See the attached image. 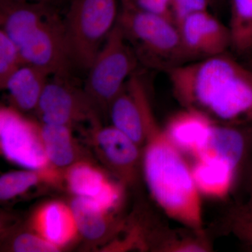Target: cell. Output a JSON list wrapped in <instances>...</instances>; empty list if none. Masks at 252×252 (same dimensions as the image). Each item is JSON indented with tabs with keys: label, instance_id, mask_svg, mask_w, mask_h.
Listing matches in <instances>:
<instances>
[{
	"label": "cell",
	"instance_id": "cell-3",
	"mask_svg": "<svg viewBox=\"0 0 252 252\" xmlns=\"http://www.w3.org/2000/svg\"><path fill=\"white\" fill-rule=\"evenodd\" d=\"M0 23L26 64L54 77H67L72 63L64 19L48 3L0 0Z\"/></svg>",
	"mask_w": 252,
	"mask_h": 252
},
{
	"label": "cell",
	"instance_id": "cell-17",
	"mask_svg": "<svg viewBox=\"0 0 252 252\" xmlns=\"http://www.w3.org/2000/svg\"><path fill=\"white\" fill-rule=\"evenodd\" d=\"M39 134L49 162L59 167L72 163L74 147L68 126L43 124Z\"/></svg>",
	"mask_w": 252,
	"mask_h": 252
},
{
	"label": "cell",
	"instance_id": "cell-21",
	"mask_svg": "<svg viewBox=\"0 0 252 252\" xmlns=\"http://www.w3.org/2000/svg\"><path fill=\"white\" fill-rule=\"evenodd\" d=\"M26 64L17 46L0 31V86L4 89L8 79L20 67Z\"/></svg>",
	"mask_w": 252,
	"mask_h": 252
},
{
	"label": "cell",
	"instance_id": "cell-4",
	"mask_svg": "<svg viewBox=\"0 0 252 252\" xmlns=\"http://www.w3.org/2000/svg\"><path fill=\"white\" fill-rule=\"evenodd\" d=\"M117 23L139 62L165 72L189 63L171 16L144 11L130 0H119Z\"/></svg>",
	"mask_w": 252,
	"mask_h": 252
},
{
	"label": "cell",
	"instance_id": "cell-12",
	"mask_svg": "<svg viewBox=\"0 0 252 252\" xmlns=\"http://www.w3.org/2000/svg\"><path fill=\"white\" fill-rule=\"evenodd\" d=\"M252 145V124L228 125L215 122L206 146L195 158H220L239 170L246 161Z\"/></svg>",
	"mask_w": 252,
	"mask_h": 252
},
{
	"label": "cell",
	"instance_id": "cell-26",
	"mask_svg": "<svg viewBox=\"0 0 252 252\" xmlns=\"http://www.w3.org/2000/svg\"><path fill=\"white\" fill-rule=\"evenodd\" d=\"M121 197L120 189L107 182L100 193L93 199L104 212H107L117 205Z\"/></svg>",
	"mask_w": 252,
	"mask_h": 252
},
{
	"label": "cell",
	"instance_id": "cell-13",
	"mask_svg": "<svg viewBox=\"0 0 252 252\" xmlns=\"http://www.w3.org/2000/svg\"><path fill=\"white\" fill-rule=\"evenodd\" d=\"M191 170L194 182L201 195L222 199L233 188L238 169L220 158L202 157L195 158Z\"/></svg>",
	"mask_w": 252,
	"mask_h": 252
},
{
	"label": "cell",
	"instance_id": "cell-29",
	"mask_svg": "<svg viewBox=\"0 0 252 252\" xmlns=\"http://www.w3.org/2000/svg\"><path fill=\"white\" fill-rule=\"evenodd\" d=\"M249 203H250V205H252V187H251V193H250V202H249Z\"/></svg>",
	"mask_w": 252,
	"mask_h": 252
},
{
	"label": "cell",
	"instance_id": "cell-19",
	"mask_svg": "<svg viewBox=\"0 0 252 252\" xmlns=\"http://www.w3.org/2000/svg\"><path fill=\"white\" fill-rule=\"evenodd\" d=\"M78 232L89 240L101 238L106 230V212L93 199L78 197L70 205Z\"/></svg>",
	"mask_w": 252,
	"mask_h": 252
},
{
	"label": "cell",
	"instance_id": "cell-18",
	"mask_svg": "<svg viewBox=\"0 0 252 252\" xmlns=\"http://www.w3.org/2000/svg\"><path fill=\"white\" fill-rule=\"evenodd\" d=\"M231 49L240 55L252 51V0H230Z\"/></svg>",
	"mask_w": 252,
	"mask_h": 252
},
{
	"label": "cell",
	"instance_id": "cell-28",
	"mask_svg": "<svg viewBox=\"0 0 252 252\" xmlns=\"http://www.w3.org/2000/svg\"><path fill=\"white\" fill-rule=\"evenodd\" d=\"M18 1H34V2L49 3L52 0H18Z\"/></svg>",
	"mask_w": 252,
	"mask_h": 252
},
{
	"label": "cell",
	"instance_id": "cell-6",
	"mask_svg": "<svg viewBox=\"0 0 252 252\" xmlns=\"http://www.w3.org/2000/svg\"><path fill=\"white\" fill-rule=\"evenodd\" d=\"M138 63L117 21L88 70L84 91L92 103L110 105L135 74Z\"/></svg>",
	"mask_w": 252,
	"mask_h": 252
},
{
	"label": "cell",
	"instance_id": "cell-23",
	"mask_svg": "<svg viewBox=\"0 0 252 252\" xmlns=\"http://www.w3.org/2000/svg\"><path fill=\"white\" fill-rule=\"evenodd\" d=\"M232 227L238 238L252 248V205L248 203L235 210L232 218Z\"/></svg>",
	"mask_w": 252,
	"mask_h": 252
},
{
	"label": "cell",
	"instance_id": "cell-16",
	"mask_svg": "<svg viewBox=\"0 0 252 252\" xmlns=\"http://www.w3.org/2000/svg\"><path fill=\"white\" fill-rule=\"evenodd\" d=\"M96 140L104 155L114 165L127 170H132L135 167L140 157L138 144L114 126L100 129Z\"/></svg>",
	"mask_w": 252,
	"mask_h": 252
},
{
	"label": "cell",
	"instance_id": "cell-7",
	"mask_svg": "<svg viewBox=\"0 0 252 252\" xmlns=\"http://www.w3.org/2000/svg\"><path fill=\"white\" fill-rule=\"evenodd\" d=\"M177 26L189 63L226 54L231 49L229 28L210 10L189 15Z\"/></svg>",
	"mask_w": 252,
	"mask_h": 252
},
{
	"label": "cell",
	"instance_id": "cell-22",
	"mask_svg": "<svg viewBox=\"0 0 252 252\" xmlns=\"http://www.w3.org/2000/svg\"><path fill=\"white\" fill-rule=\"evenodd\" d=\"M39 177L32 171L9 172L0 178V198L9 200L17 196L37 183Z\"/></svg>",
	"mask_w": 252,
	"mask_h": 252
},
{
	"label": "cell",
	"instance_id": "cell-25",
	"mask_svg": "<svg viewBox=\"0 0 252 252\" xmlns=\"http://www.w3.org/2000/svg\"><path fill=\"white\" fill-rule=\"evenodd\" d=\"M14 250L17 252H59V248L41 235L25 233L14 240Z\"/></svg>",
	"mask_w": 252,
	"mask_h": 252
},
{
	"label": "cell",
	"instance_id": "cell-24",
	"mask_svg": "<svg viewBox=\"0 0 252 252\" xmlns=\"http://www.w3.org/2000/svg\"><path fill=\"white\" fill-rule=\"evenodd\" d=\"M219 0H171L170 13L176 23L189 15L210 10Z\"/></svg>",
	"mask_w": 252,
	"mask_h": 252
},
{
	"label": "cell",
	"instance_id": "cell-9",
	"mask_svg": "<svg viewBox=\"0 0 252 252\" xmlns=\"http://www.w3.org/2000/svg\"><path fill=\"white\" fill-rule=\"evenodd\" d=\"M66 78L55 77L46 84L36 107L43 124L69 126L89 115L91 99Z\"/></svg>",
	"mask_w": 252,
	"mask_h": 252
},
{
	"label": "cell",
	"instance_id": "cell-5",
	"mask_svg": "<svg viewBox=\"0 0 252 252\" xmlns=\"http://www.w3.org/2000/svg\"><path fill=\"white\" fill-rule=\"evenodd\" d=\"M119 0H72L64 18L72 64L89 70L117 23Z\"/></svg>",
	"mask_w": 252,
	"mask_h": 252
},
{
	"label": "cell",
	"instance_id": "cell-27",
	"mask_svg": "<svg viewBox=\"0 0 252 252\" xmlns=\"http://www.w3.org/2000/svg\"><path fill=\"white\" fill-rule=\"evenodd\" d=\"M130 1L136 6L144 11L154 13V14L171 16V13H170L171 0H130Z\"/></svg>",
	"mask_w": 252,
	"mask_h": 252
},
{
	"label": "cell",
	"instance_id": "cell-10",
	"mask_svg": "<svg viewBox=\"0 0 252 252\" xmlns=\"http://www.w3.org/2000/svg\"><path fill=\"white\" fill-rule=\"evenodd\" d=\"M146 96L143 83L135 73L110 104L113 126L138 145L144 142L146 138L144 114Z\"/></svg>",
	"mask_w": 252,
	"mask_h": 252
},
{
	"label": "cell",
	"instance_id": "cell-8",
	"mask_svg": "<svg viewBox=\"0 0 252 252\" xmlns=\"http://www.w3.org/2000/svg\"><path fill=\"white\" fill-rule=\"evenodd\" d=\"M0 140L5 157L21 166L41 170L49 162L39 132L13 113H1Z\"/></svg>",
	"mask_w": 252,
	"mask_h": 252
},
{
	"label": "cell",
	"instance_id": "cell-14",
	"mask_svg": "<svg viewBox=\"0 0 252 252\" xmlns=\"http://www.w3.org/2000/svg\"><path fill=\"white\" fill-rule=\"evenodd\" d=\"M36 231L58 248L69 243L78 233L70 207L57 202L41 207L34 218Z\"/></svg>",
	"mask_w": 252,
	"mask_h": 252
},
{
	"label": "cell",
	"instance_id": "cell-1",
	"mask_svg": "<svg viewBox=\"0 0 252 252\" xmlns=\"http://www.w3.org/2000/svg\"><path fill=\"white\" fill-rule=\"evenodd\" d=\"M172 94L184 108L228 125L252 124V70L227 54L166 71Z\"/></svg>",
	"mask_w": 252,
	"mask_h": 252
},
{
	"label": "cell",
	"instance_id": "cell-11",
	"mask_svg": "<svg viewBox=\"0 0 252 252\" xmlns=\"http://www.w3.org/2000/svg\"><path fill=\"white\" fill-rule=\"evenodd\" d=\"M215 123L203 113L184 108L170 117L164 129L183 153L195 158L206 146Z\"/></svg>",
	"mask_w": 252,
	"mask_h": 252
},
{
	"label": "cell",
	"instance_id": "cell-15",
	"mask_svg": "<svg viewBox=\"0 0 252 252\" xmlns=\"http://www.w3.org/2000/svg\"><path fill=\"white\" fill-rule=\"evenodd\" d=\"M49 73L31 64H25L9 77L6 89L13 103L23 111L36 109L47 84Z\"/></svg>",
	"mask_w": 252,
	"mask_h": 252
},
{
	"label": "cell",
	"instance_id": "cell-2",
	"mask_svg": "<svg viewBox=\"0 0 252 252\" xmlns=\"http://www.w3.org/2000/svg\"><path fill=\"white\" fill-rule=\"evenodd\" d=\"M146 147L144 176L150 193L164 212L189 230L203 233L201 194L192 175L191 166L158 124L149 101L144 107Z\"/></svg>",
	"mask_w": 252,
	"mask_h": 252
},
{
	"label": "cell",
	"instance_id": "cell-20",
	"mask_svg": "<svg viewBox=\"0 0 252 252\" xmlns=\"http://www.w3.org/2000/svg\"><path fill=\"white\" fill-rule=\"evenodd\" d=\"M67 182L69 189L77 196L94 198L108 182L94 167L79 164L72 167L69 172Z\"/></svg>",
	"mask_w": 252,
	"mask_h": 252
}]
</instances>
